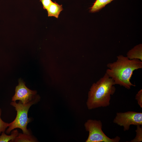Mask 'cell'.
<instances>
[{
  "mask_svg": "<svg viewBox=\"0 0 142 142\" xmlns=\"http://www.w3.org/2000/svg\"><path fill=\"white\" fill-rule=\"evenodd\" d=\"M84 126L89 135L86 142H118L120 140L119 136L111 139L103 131L102 123L100 120L89 119L85 123Z\"/></svg>",
  "mask_w": 142,
  "mask_h": 142,
  "instance_id": "cell-4",
  "label": "cell"
},
{
  "mask_svg": "<svg viewBox=\"0 0 142 142\" xmlns=\"http://www.w3.org/2000/svg\"><path fill=\"white\" fill-rule=\"evenodd\" d=\"M114 0H96L90 8V12L94 13L99 11L107 4Z\"/></svg>",
  "mask_w": 142,
  "mask_h": 142,
  "instance_id": "cell-9",
  "label": "cell"
},
{
  "mask_svg": "<svg viewBox=\"0 0 142 142\" xmlns=\"http://www.w3.org/2000/svg\"><path fill=\"white\" fill-rule=\"evenodd\" d=\"M135 99L138 101V105L142 108V90L140 89L137 93L135 96Z\"/></svg>",
  "mask_w": 142,
  "mask_h": 142,
  "instance_id": "cell-14",
  "label": "cell"
},
{
  "mask_svg": "<svg viewBox=\"0 0 142 142\" xmlns=\"http://www.w3.org/2000/svg\"><path fill=\"white\" fill-rule=\"evenodd\" d=\"M40 1L42 3L44 9H47L52 2L51 0H40Z\"/></svg>",
  "mask_w": 142,
  "mask_h": 142,
  "instance_id": "cell-15",
  "label": "cell"
},
{
  "mask_svg": "<svg viewBox=\"0 0 142 142\" xmlns=\"http://www.w3.org/2000/svg\"><path fill=\"white\" fill-rule=\"evenodd\" d=\"M114 81L105 73L96 83H93L88 93L86 103L89 109L109 106L111 96L116 90Z\"/></svg>",
  "mask_w": 142,
  "mask_h": 142,
  "instance_id": "cell-2",
  "label": "cell"
},
{
  "mask_svg": "<svg viewBox=\"0 0 142 142\" xmlns=\"http://www.w3.org/2000/svg\"><path fill=\"white\" fill-rule=\"evenodd\" d=\"M35 90H31L26 86L25 83L21 79L18 80V84L16 86L15 93L12 98V101L19 100L23 104H26L31 101L38 95Z\"/></svg>",
  "mask_w": 142,
  "mask_h": 142,
  "instance_id": "cell-6",
  "label": "cell"
},
{
  "mask_svg": "<svg viewBox=\"0 0 142 142\" xmlns=\"http://www.w3.org/2000/svg\"><path fill=\"white\" fill-rule=\"evenodd\" d=\"M113 123L123 127L124 130H129L130 125H142V113L133 111L117 113Z\"/></svg>",
  "mask_w": 142,
  "mask_h": 142,
  "instance_id": "cell-5",
  "label": "cell"
},
{
  "mask_svg": "<svg viewBox=\"0 0 142 142\" xmlns=\"http://www.w3.org/2000/svg\"><path fill=\"white\" fill-rule=\"evenodd\" d=\"M38 95L30 102L23 104L19 101L18 103L12 101L11 105L14 107L17 112V115L13 121L9 124L8 128L6 133L9 134L14 129L18 128L21 129L24 134H30L29 131L27 129L28 124L30 122L31 119L28 117V112L30 107L33 104L37 103L39 100Z\"/></svg>",
  "mask_w": 142,
  "mask_h": 142,
  "instance_id": "cell-3",
  "label": "cell"
},
{
  "mask_svg": "<svg viewBox=\"0 0 142 142\" xmlns=\"http://www.w3.org/2000/svg\"><path fill=\"white\" fill-rule=\"evenodd\" d=\"M116 61L107 65L106 73L111 78L115 84L123 86L128 89L135 86L130 80L134 70L142 68V61L138 59L130 60L123 55L117 56Z\"/></svg>",
  "mask_w": 142,
  "mask_h": 142,
  "instance_id": "cell-1",
  "label": "cell"
},
{
  "mask_svg": "<svg viewBox=\"0 0 142 142\" xmlns=\"http://www.w3.org/2000/svg\"><path fill=\"white\" fill-rule=\"evenodd\" d=\"M2 110L0 108V134L2 132H4L8 126L9 124L4 121L1 118Z\"/></svg>",
  "mask_w": 142,
  "mask_h": 142,
  "instance_id": "cell-13",
  "label": "cell"
},
{
  "mask_svg": "<svg viewBox=\"0 0 142 142\" xmlns=\"http://www.w3.org/2000/svg\"><path fill=\"white\" fill-rule=\"evenodd\" d=\"M130 60L138 59L142 61V45L140 44L138 45L127 53L126 56Z\"/></svg>",
  "mask_w": 142,
  "mask_h": 142,
  "instance_id": "cell-7",
  "label": "cell"
},
{
  "mask_svg": "<svg viewBox=\"0 0 142 142\" xmlns=\"http://www.w3.org/2000/svg\"><path fill=\"white\" fill-rule=\"evenodd\" d=\"M62 5H59L55 2H52L46 9L48 17L53 16L58 18L60 12L63 10Z\"/></svg>",
  "mask_w": 142,
  "mask_h": 142,
  "instance_id": "cell-8",
  "label": "cell"
},
{
  "mask_svg": "<svg viewBox=\"0 0 142 142\" xmlns=\"http://www.w3.org/2000/svg\"><path fill=\"white\" fill-rule=\"evenodd\" d=\"M137 126V129L135 130L136 135L135 137L130 142H139L142 141V128L141 126L139 125Z\"/></svg>",
  "mask_w": 142,
  "mask_h": 142,
  "instance_id": "cell-12",
  "label": "cell"
},
{
  "mask_svg": "<svg viewBox=\"0 0 142 142\" xmlns=\"http://www.w3.org/2000/svg\"><path fill=\"white\" fill-rule=\"evenodd\" d=\"M36 139L32 135L25 134L19 133L18 135L14 140L15 142H37Z\"/></svg>",
  "mask_w": 142,
  "mask_h": 142,
  "instance_id": "cell-10",
  "label": "cell"
},
{
  "mask_svg": "<svg viewBox=\"0 0 142 142\" xmlns=\"http://www.w3.org/2000/svg\"><path fill=\"white\" fill-rule=\"evenodd\" d=\"M18 134V131L17 129L12 130L11 134L9 135L6 134L4 132H2L1 135H0V142H8L9 141L13 142Z\"/></svg>",
  "mask_w": 142,
  "mask_h": 142,
  "instance_id": "cell-11",
  "label": "cell"
}]
</instances>
